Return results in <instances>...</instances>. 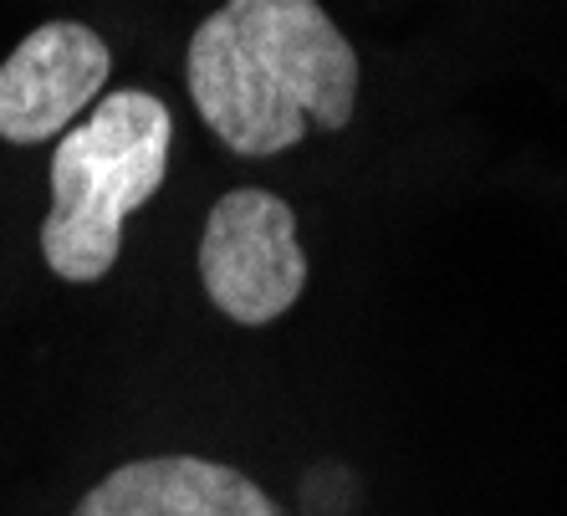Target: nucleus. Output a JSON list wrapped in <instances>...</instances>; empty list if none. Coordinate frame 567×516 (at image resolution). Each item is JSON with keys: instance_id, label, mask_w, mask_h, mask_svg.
Listing matches in <instances>:
<instances>
[{"instance_id": "f257e3e1", "label": "nucleus", "mask_w": 567, "mask_h": 516, "mask_svg": "<svg viewBox=\"0 0 567 516\" xmlns=\"http://www.w3.org/2000/svg\"><path fill=\"white\" fill-rule=\"evenodd\" d=\"M189 97L230 154L271 159L348 128L358 52L317 0H225L189 37Z\"/></svg>"}, {"instance_id": "f03ea898", "label": "nucleus", "mask_w": 567, "mask_h": 516, "mask_svg": "<svg viewBox=\"0 0 567 516\" xmlns=\"http://www.w3.org/2000/svg\"><path fill=\"white\" fill-rule=\"evenodd\" d=\"M174 118L164 97L123 87L87 107L56 138L52 210L41 220V256L62 281L107 277L123 246V220L158 195L169 174Z\"/></svg>"}, {"instance_id": "7ed1b4c3", "label": "nucleus", "mask_w": 567, "mask_h": 516, "mask_svg": "<svg viewBox=\"0 0 567 516\" xmlns=\"http://www.w3.org/2000/svg\"><path fill=\"white\" fill-rule=\"evenodd\" d=\"M199 287L240 328H266L287 318L307 287L297 210L256 185L220 195L199 236Z\"/></svg>"}, {"instance_id": "20e7f679", "label": "nucleus", "mask_w": 567, "mask_h": 516, "mask_svg": "<svg viewBox=\"0 0 567 516\" xmlns=\"http://www.w3.org/2000/svg\"><path fill=\"white\" fill-rule=\"evenodd\" d=\"M107 41L82 21H47L0 62V138H62L107 87Z\"/></svg>"}, {"instance_id": "39448f33", "label": "nucleus", "mask_w": 567, "mask_h": 516, "mask_svg": "<svg viewBox=\"0 0 567 516\" xmlns=\"http://www.w3.org/2000/svg\"><path fill=\"white\" fill-rule=\"evenodd\" d=\"M66 516H287V506L225 461L144 455L113 465Z\"/></svg>"}]
</instances>
